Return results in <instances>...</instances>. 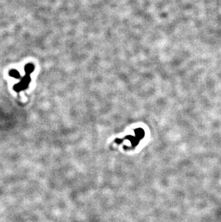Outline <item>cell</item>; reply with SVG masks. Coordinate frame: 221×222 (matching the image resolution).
Listing matches in <instances>:
<instances>
[{
  "mask_svg": "<svg viewBox=\"0 0 221 222\" xmlns=\"http://www.w3.org/2000/svg\"><path fill=\"white\" fill-rule=\"evenodd\" d=\"M34 70V65L31 63L27 64V65H25V71L26 72V74H27V75L30 74V73H32Z\"/></svg>",
  "mask_w": 221,
  "mask_h": 222,
  "instance_id": "1",
  "label": "cell"
},
{
  "mask_svg": "<svg viewBox=\"0 0 221 222\" xmlns=\"http://www.w3.org/2000/svg\"><path fill=\"white\" fill-rule=\"evenodd\" d=\"M9 76H10L11 77L15 78V79H20V73H19L17 70H15V69L11 70V71H9Z\"/></svg>",
  "mask_w": 221,
  "mask_h": 222,
  "instance_id": "2",
  "label": "cell"
}]
</instances>
